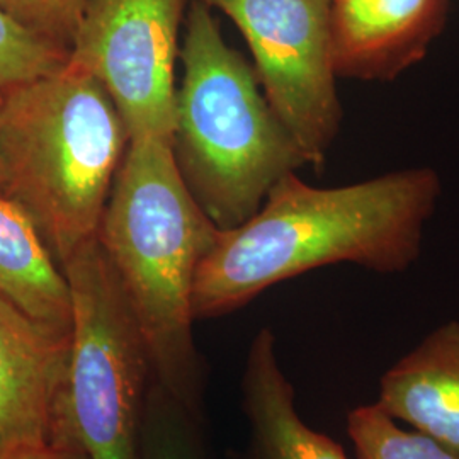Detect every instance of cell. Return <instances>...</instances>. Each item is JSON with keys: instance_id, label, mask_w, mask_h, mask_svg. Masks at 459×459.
<instances>
[{"instance_id": "obj_1", "label": "cell", "mask_w": 459, "mask_h": 459, "mask_svg": "<svg viewBox=\"0 0 459 459\" xmlns=\"http://www.w3.org/2000/svg\"><path fill=\"white\" fill-rule=\"evenodd\" d=\"M439 195L441 181L427 167L341 187L282 176L242 225L218 230L197 265L195 318L233 312L264 290L330 264L407 271L420 255Z\"/></svg>"}, {"instance_id": "obj_2", "label": "cell", "mask_w": 459, "mask_h": 459, "mask_svg": "<svg viewBox=\"0 0 459 459\" xmlns=\"http://www.w3.org/2000/svg\"><path fill=\"white\" fill-rule=\"evenodd\" d=\"M218 230L182 181L172 142L130 140L98 240L145 339L153 381L187 411L199 394L195 278Z\"/></svg>"}, {"instance_id": "obj_3", "label": "cell", "mask_w": 459, "mask_h": 459, "mask_svg": "<svg viewBox=\"0 0 459 459\" xmlns=\"http://www.w3.org/2000/svg\"><path fill=\"white\" fill-rule=\"evenodd\" d=\"M128 143L106 89L68 64L4 92L2 195L31 218L58 265L98 237Z\"/></svg>"}, {"instance_id": "obj_4", "label": "cell", "mask_w": 459, "mask_h": 459, "mask_svg": "<svg viewBox=\"0 0 459 459\" xmlns=\"http://www.w3.org/2000/svg\"><path fill=\"white\" fill-rule=\"evenodd\" d=\"M184 77L172 153L182 181L220 230L255 213L276 182L307 164L264 96L255 70L225 41L204 0L186 16Z\"/></svg>"}, {"instance_id": "obj_5", "label": "cell", "mask_w": 459, "mask_h": 459, "mask_svg": "<svg viewBox=\"0 0 459 459\" xmlns=\"http://www.w3.org/2000/svg\"><path fill=\"white\" fill-rule=\"evenodd\" d=\"M60 267L72 330L47 444L65 459H140L153 377L142 330L98 237Z\"/></svg>"}, {"instance_id": "obj_6", "label": "cell", "mask_w": 459, "mask_h": 459, "mask_svg": "<svg viewBox=\"0 0 459 459\" xmlns=\"http://www.w3.org/2000/svg\"><path fill=\"white\" fill-rule=\"evenodd\" d=\"M244 34L264 96L305 162L320 169L341 130L333 0H204Z\"/></svg>"}, {"instance_id": "obj_7", "label": "cell", "mask_w": 459, "mask_h": 459, "mask_svg": "<svg viewBox=\"0 0 459 459\" xmlns=\"http://www.w3.org/2000/svg\"><path fill=\"white\" fill-rule=\"evenodd\" d=\"M184 11L186 0H85L66 64L98 79L130 140L172 142Z\"/></svg>"}, {"instance_id": "obj_8", "label": "cell", "mask_w": 459, "mask_h": 459, "mask_svg": "<svg viewBox=\"0 0 459 459\" xmlns=\"http://www.w3.org/2000/svg\"><path fill=\"white\" fill-rule=\"evenodd\" d=\"M70 333L47 327L0 295V456L45 446Z\"/></svg>"}, {"instance_id": "obj_9", "label": "cell", "mask_w": 459, "mask_h": 459, "mask_svg": "<svg viewBox=\"0 0 459 459\" xmlns=\"http://www.w3.org/2000/svg\"><path fill=\"white\" fill-rule=\"evenodd\" d=\"M437 13L439 0H333L337 79H394L422 56Z\"/></svg>"}, {"instance_id": "obj_10", "label": "cell", "mask_w": 459, "mask_h": 459, "mask_svg": "<svg viewBox=\"0 0 459 459\" xmlns=\"http://www.w3.org/2000/svg\"><path fill=\"white\" fill-rule=\"evenodd\" d=\"M377 403L459 455V322L439 325L394 362Z\"/></svg>"}, {"instance_id": "obj_11", "label": "cell", "mask_w": 459, "mask_h": 459, "mask_svg": "<svg viewBox=\"0 0 459 459\" xmlns=\"http://www.w3.org/2000/svg\"><path fill=\"white\" fill-rule=\"evenodd\" d=\"M242 390L259 459H349L341 444L301 420L295 390L279 366L276 341L267 328L250 345Z\"/></svg>"}, {"instance_id": "obj_12", "label": "cell", "mask_w": 459, "mask_h": 459, "mask_svg": "<svg viewBox=\"0 0 459 459\" xmlns=\"http://www.w3.org/2000/svg\"><path fill=\"white\" fill-rule=\"evenodd\" d=\"M0 295L33 320L70 333L72 301L62 267L31 218L0 193Z\"/></svg>"}, {"instance_id": "obj_13", "label": "cell", "mask_w": 459, "mask_h": 459, "mask_svg": "<svg viewBox=\"0 0 459 459\" xmlns=\"http://www.w3.org/2000/svg\"><path fill=\"white\" fill-rule=\"evenodd\" d=\"M347 432L356 459H459L456 451L419 430H407L377 403L349 413Z\"/></svg>"}, {"instance_id": "obj_14", "label": "cell", "mask_w": 459, "mask_h": 459, "mask_svg": "<svg viewBox=\"0 0 459 459\" xmlns=\"http://www.w3.org/2000/svg\"><path fill=\"white\" fill-rule=\"evenodd\" d=\"M68 62V51L31 33L0 9V89L31 82Z\"/></svg>"}, {"instance_id": "obj_15", "label": "cell", "mask_w": 459, "mask_h": 459, "mask_svg": "<svg viewBox=\"0 0 459 459\" xmlns=\"http://www.w3.org/2000/svg\"><path fill=\"white\" fill-rule=\"evenodd\" d=\"M186 411L162 386H150L140 459H201Z\"/></svg>"}, {"instance_id": "obj_16", "label": "cell", "mask_w": 459, "mask_h": 459, "mask_svg": "<svg viewBox=\"0 0 459 459\" xmlns=\"http://www.w3.org/2000/svg\"><path fill=\"white\" fill-rule=\"evenodd\" d=\"M85 0H0V9L21 26L70 51Z\"/></svg>"}, {"instance_id": "obj_17", "label": "cell", "mask_w": 459, "mask_h": 459, "mask_svg": "<svg viewBox=\"0 0 459 459\" xmlns=\"http://www.w3.org/2000/svg\"><path fill=\"white\" fill-rule=\"evenodd\" d=\"M0 459H65L62 458L56 451H53L48 444L45 446H33V447H22L13 453H7Z\"/></svg>"}, {"instance_id": "obj_18", "label": "cell", "mask_w": 459, "mask_h": 459, "mask_svg": "<svg viewBox=\"0 0 459 459\" xmlns=\"http://www.w3.org/2000/svg\"><path fill=\"white\" fill-rule=\"evenodd\" d=\"M2 106H4V91L0 89V113H2ZM0 193H2V186H0Z\"/></svg>"}]
</instances>
